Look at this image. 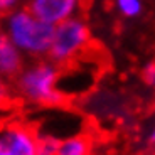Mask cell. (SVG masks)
<instances>
[{"label":"cell","instance_id":"obj_1","mask_svg":"<svg viewBox=\"0 0 155 155\" xmlns=\"http://www.w3.org/2000/svg\"><path fill=\"white\" fill-rule=\"evenodd\" d=\"M61 66L49 58L31 59L14 79V93L20 101L37 108H56L66 101L59 89Z\"/></svg>","mask_w":155,"mask_h":155},{"label":"cell","instance_id":"obj_2","mask_svg":"<svg viewBox=\"0 0 155 155\" xmlns=\"http://www.w3.org/2000/svg\"><path fill=\"white\" fill-rule=\"evenodd\" d=\"M0 24L25 59H42L49 56L54 25L41 20L25 5L5 15Z\"/></svg>","mask_w":155,"mask_h":155},{"label":"cell","instance_id":"obj_3","mask_svg":"<svg viewBox=\"0 0 155 155\" xmlns=\"http://www.w3.org/2000/svg\"><path fill=\"white\" fill-rule=\"evenodd\" d=\"M91 41V31L84 19L73 17L54 25L52 42L47 58L58 66H69L86 51Z\"/></svg>","mask_w":155,"mask_h":155},{"label":"cell","instance_id":"obj_4","mask_svg":"<svg viewBox=\"0 0 155 155\" xmlns=\"http://www.w3.org/2000/svg\"><path fill=\"white\" fill-rule=\"evenodd\" d=\"M0 155H37V130L20 120L0 123Z\"/></svg>","mask_w":155,"mask_h":155},{"label":"cell","instance_id":"obj_5","mask_svg":"<svg viewBox=\"0 0 155 155\" xmlns=\"http://www.w3.org/2000/svg\"><path fill=\"white\" fill-rule=\"evenodd\" d=\"M83 5L84 0H25V7L51 25L78 17Z\"/></svg>","mask_w":155,"mask_h":155},{"label":"cell","instance_id":"obj_6","mask_svg":"<svg viewBox=\"0 0 155 155\" xmlns=\"http://www.w3.org/2000/svg\"><path fill=\"white\" fill-rule=\"evenodd\" d=\"M25 62V56L15 47V44L10 41L0 24V74L8 79H14Z\"/></svg>","mask_w":155,"mask_h":155},{"label":"cell","instance_id":"obj_7","mask_svg":"<svg viewBox=\"0 0 155 155\" xmlns=\"http://www.w3.org/2000/svg\"><path fill=\"white\" fill-rule=\"evenodd\" d=\"M93 153V142L88 135L73 133L59 140L56 155H91Z\"/></svg>","mask_w":155,"mask_h":155},{"label":"cell","instance_id":"obj_8","mask_svg":"<svg viewBox=\"0 0 155 155\" xmlns=\"http://www.w3.org/2000/svg\"><path fill=\"white\" fill-rule=\"evenodd\" d=\"M59 140L61 138L54 133L37 130V155H56Z\"/></svg>","mask_w":155,"mask_h":155},{"label":"cell","instance_id":"obj_9","mask_svg":"<svg viewBox=\"0 0 155 155\" xmlns=\"http://www.w3.org/2000/svg\"><path fill=\"white\" fill-rule=\"evenodd\" d=\"M115 8L125 19H137L143 12V0H115Z\"/></svg>","mask_w":155,"mask_h":155},{"label":"cell","instance_id":"obj_10","mask_svg":"<svg viewBox=\"0 0 155 155\" xmlns=\"http://www.w3.org/2000/svg\"><path fill=\"white\" fill-rule=\"evenodd\" d=\"M14 96H15V93H14L12 79L0 74V108H5L7 105H10Z\"/></svg>","mask_w":155,"mask_h":155},{"label":"cell","instance_id":"obj_11","mask_svg":"<svg viewBox=\"0 0 155 155\" xmlns=\"http://www.w3.org/2000/svg\"><path fill=\"white\" fill-rule=\"evenodd\" d=\"M140 76H142V81H143L145 84L153 88V86H155V61L147 62V64L142 68Z\"/></svg>","mask_w":155,"mask_h":155},{"label":"cell","instance_id":"obj_12","mask_svg":"<svg viewBox=\"0 0 155 155\" xmlns=\"http://www.w3.org/2000/svg\"><path fill=\"white\" fill-rule=\"evenodd\" d=\"M22 5L24 0H0V19H4L5 15H8L10 12H14Z\"/></svg>","mask_w":155,"mask_h":155},{"label":"cell","instance_id":"obj_13","mask_svg":"<svg viewBox=\"0 0 155 155\" xmlns=\"http://www.w3.org/2000/svg\"><path fill=\"white\" fill-rule=\"evenodd\" d=\"M148 140H150V143H152V145H155V125H153V128H152L150 135H148Z\"/></svg>","mask_w":155,"mask_h":155}]
</instances>
